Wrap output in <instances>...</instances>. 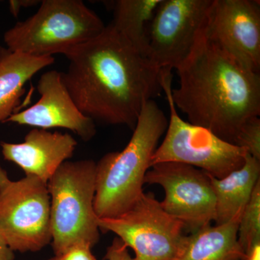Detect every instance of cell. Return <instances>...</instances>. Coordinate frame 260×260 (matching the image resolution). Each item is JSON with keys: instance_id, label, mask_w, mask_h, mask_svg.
I'll use <instances>...</instances> for the list:
<instances>
[{"instance_id": "obj_2", "label": "cell", "mask_w": 260, "mask_h": 260, "mask_svg": "<svg viewBox=\"0 0 260 260\" xmlns=\"http://www.w3.org/2000/svg\"><path fill=\"white\" fill-rule=\"evenodd\" d=\"M175 70L179 85L172 89L173 101L191 124L234 144L243 124L259 116V73L242 67L208 40L203 30Z\"/></svg>"}, {"instance_id": "obj_7", "label": "cell", "mask_w": 260, "mask_h": 260, "mask_svg": "<svg viewBox=\"0 0 260 260\" xmlns=\"http://www.w3.org/2000/svg\"><path fill=\"white\" fill-rule=\"evenodd\" d=\"M98 224L133 249L135 256L130 260H177L185 243L183 224L162 209L151 192L143 193L126 213L99 218Z\"/></svg>"}, {"instance_id": "obj_25", "label": "cell", "mask_w": 260, "mask_h": 260, "mask_svg": "<svg viewBox=\"0 0 260 260\" xmlns=\"http://www.w3.org/2000/svg\"><path fill=\"white\" fill-rule=\"evenodd\" d=\"M10 181L6 171L3 169L1 165H0V190H1Z\"/></svg>"}, {"instance_id": "obj_20", "label": "cell", "mask_w": 260, "mask_h": 260, "mask_svg": "<svg viewBox=\"0 0 260 260\" xmlns=\"http://www.w3.org/2000/svg\"><path fill=\"white\" fill-rule=\"evenodd\" d=\"M49 260H96L91 252V248L85 244H77L64 252L56 254Z\"/></svg>"}, {"instance_id": "obj_1", "label": "cell", "mask_w": 260, "mask_h": 260, "mask_svg": "<svg viewBox=\"0 0 260 260\" xmlns=\"http://www.w3.org/2000/svg\"><path fill=\"white\" fill-rule=\"evenodd\" d=\"M63 80L78 109L93 121L134 129L145 103L162 91L161 70L109 24L64 54Z\"/></svg>"}, {"instance_id": "obj_6", "label": "cell", "mask_w": 260, "mask_h": 260, "mask_svg": "<svg viewBox=\"0 0 260 260\" xmlns=\"http://www.w3.org/2000/svg\"><path fill=\"white\" fill-rule=\"evenodd\" d=\"M172 70L161 69L162 90L167 97L170 119L165 138L152 156L150 167L160 162H179L223 179L242 167L247 152L210 130L181 119L172 99Z\"/></svg>"}, {"instance_id": "obj_22", "label": "cell", "mask_w": 260, "mask_h": 260, "mask_svg": "<svg viewBox=\"0 0 260 260\" xmlns=\"http://www.w3.org/2000/svg\"><path fill=\"white\" fill-rule=\"evenodd\" d=\"M41 3L37 0H11L9 2L10 10L13 16H18L22 8H29Z\"/></svg>"}, {"instance_id": "obj_16", "label": "cell", "mask_w": 260, "mask_h": 260, "mask_svg": "<svg viewBox=\"0 0 260 260\" xmlns=\"http://www.w3.org/2000/svg\"><path fill=\"white\" fill-rule=\"evenodd\" d=\"M240 217L221 225H206L186 236L177 260H242L246 255L238 242Z\"/></svg>"}, {"instance_id": "obj_18", "label": "cell", "mask_w": 260, "mask_h": 260, "mask_svg": "<svg viewBox=\"0 0 260 260\" xmlns=\"http://www.w3.org/2000/svg\"><path fill=\"white\" fill-rule=\"evenodd\" d=\"M238 242L247 255L253 248L260 244V180L244 211L238 228Z\"/></svg>"}, {"instance_id": "obj_12", "label": "cell", "mask_w": 260, "mask_h": 260, "mask_svg": "<svg viewBox=\"0 0 260 260\" xmlns=\"http://www.w3.org/2000/svg\"><path fill=\"white\" fill-rule=\"evenodd\" d=\"M40 99L28 109L15 112L5 123L34 126L39 129L63 128L73 132L85 142L96 134L95 121L78 109L62 78V73L49 70L39 80Z\"/></svg>"}, {"instance_id": "obj_5", "label": "cell", "mask_w": 260, "mask_h": 260, "mask_svg": "<svg viewBox=\"0 0 260 260\" xmlns=\"http://www.w3.org/2000/svg\"><path fill=\"white\" fill-rule=\"evenodd\" d=\"M95 172L93 160H67L48 181L55 255L77 244L92 248L99 242L100 229L94 210Z\"/></svg>"}, {"instance_id": "obj_10", "label": "cell", "mask_w": 260, "mask_h": 260, "mask_svg": "<svg viewBox=\"0 0 260 260\" xmlns=\"http://www.w3.org/2000/svg\"><path fill=\"white\" fill-rule=\"evenodd\" d=\"M147 172L144 182L158 184L165 191L162 209L194 233L214 221L215 198L209 174L179 162L155 164Z\"/></svg>"}, {"instance_id": "obj_24", "label": "cell", "mask_w": 260, "mask_h": 260, "mask_svg": "<svg viewBox=\"0 0 260 260\" xmlns=\"http://www.w3.org/2000/svg\"><path fill=\"white\" fill-rule=\"evenodd\" d=\"M242 260H260V244L254 246L252 250Z\"/></svg>"}, {"instance_id": "obj_3", "label": "cell", "mask_w": 260, "mask_h": 260, "mask_svg": "<svg viewBox=\"0 0 260 260\" xmlns=\"http://www.w3.org/2000/svg\"><path fill=\"white\" fill-rule=\"evenodd\" d=\"M168 122L156 102L148 101L124 150L106 154L96 162L94 210L98 218L122 215L144 193L145 175Z\"/></svg>"}, {"instance_id": "obj_11", "label": "cell", "mask_w": 260, "mask_h": 260, "mask_svg": "<svg viewBox=\"0 0 260 260\" xmlns=\"http://www.w3.org/2000/svg\"><path fill=\"white\" fill-rule=\"evenodd\" d=\"M203 34L246 70L259 73V1L213 0Z\"/></svg>"}, {"instance_id": "obj_23", "label": "cell", "mask_w": 260, "mask_h": 260, "mask_svg": "<svg viewBox=\"0 0 260 260\" xmlns=\"http://www.w3.org/2000/svg\"><path fill=\"white\" fill-rule=\"evenodd\" d=\"M14 258L13 251L6 244L0 234V260H13Z\"/></svg>"}, {"instance_id": "obj_15", "label": "cell", "mask_w": 260, "mask_h": 260, "mask_svg": "<svg viewBox=\"0 0 260 260\" xmlns=\"http://www.w3.org/2000/svg\"><path fill=\"white\" fill-rule=\"evenodd\" d=\"M209 176L215 198L214 222L221 225L242 215L260 180V160L247 153L242 167L226 177L216 179Z\"/></svg>"}, {"instance_id": "obj_13", "label": "cell", "mask_w": 260, "mask_h": 260, "mask_svg": "<svg viewBox=\"0 0 260 260\" xmlns=\"http://www.w3.org/2000/svg\"><path fill=\"white\" fill-rule=\"evenodd\" d=\"M0 145L5 160L21 168L25 176L47 184L61 164L73 156L78 143L68 133L36 128L25 135L23 143L1 142Z\"/></svg>"}, {"instance_id": "obj_19", "label": "cell", "mask_w": 260, "mask_h": 260, "mask_svg": "<svg viewBox=\"0 0 260 260\" xmlns=\"http://www.w3.org/2000/svg\"><path fill=\"white\" fill-rule=\"evenodd\" d=\"M234 145L244 149L248 154L260 160V119L254 116L246 120L234 140Z\"/></svg>"}, {"instance_id": "obj_21", "label": "cell", "mask_w": 260, "mask_h": 260, "mask_svg": "<svg viewBox=\"0 0 260 260\" xmlns=\"http://www.w3.org/2000/svg\"><path fill=\"white\" fill-rule=\"evenodd\" d=\"M127 246L119 238L114 239L112 244L107 248L105 259L107 260H130Z\"/></svg>"}, {"instance_id": "obj_17", "label": "cell", "mask_w": 260, "mask_h": 260, "mask_svg": "<svg viewBox=\"0 0 260 260\" xmlns=\"http://www.w3.org/2000/svg\"><path fill=\"white\" fill-rule=\"evenodd\" d=\"M160 1L117 0L111 3L114 13L111 24L146 57L149 25Z\"/></svg>"}, {"instance_id": "obj_4", "label": "cell", "mask_w": 260, "mask_h": 260, "mask_svg": "<svg viewBox=\"0 0 260 260\" xmlns=\"http://www.w3.org/2000/svg\"><path fill=\"white\" fill-rule=\"evenodd\" d=\"M106 28L81 0H43L35 14L5 32L7 49L42 57L89 42Z\"/></svg>"}, {"instance_id": "obj_14", "label": "cell", "mask_w": 260, "mask_h": 260, "mask_svg": "<svg viewBox=\"0 0 260 260\" xmlns=\"http://www.w3.org/2000/svg\"><path fill=\"white\" fill-rule=\"evenodd\" d=\"M54 61V56L36 57L0 47V123L15 113L25 84Z\"/></svg>"}, {"instance_id": "obj_9", "label": "cell", "mask_w": 260, "mask_h": 260, "mask_svg": "<svg viewBox=\"0 0 260 260\" xmlns=\"http://www.w3.org/2000/svg\"><path fill=\"white\" fill-rule=\"evenodd\" d=\"M213 0H161L148 30L147 57L159 69H176L192 51Z\"/></svg>"}, {"instance_id": "obj_8", "label": "cell", "mask_w": 260, "mask_h": 260, "mask_svg": "<svg viewBox=\"0 0 260 260\" xmlns=\"http://www.w3.org/2000/svg\"><path fill=\"white\" fill-rule=\"evenodd\" d=\"M0 234L13 251H38L51 242V197L34 176L10 181L0 190Z\"/></svg>"}]
</instances>
